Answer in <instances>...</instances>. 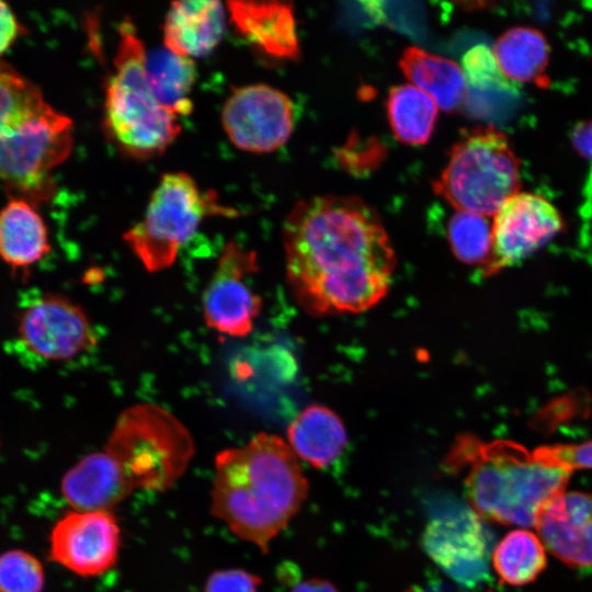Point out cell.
<instances>
[{"label": "cell", "mask_w": 592, "mask_h": 592, "mask_svg": "<svg viewBox=\"0 0 592 592\" xmlns=\"http://www.w3.org/2000/svg\"><path fill=\"white\" fill-rule=\"evenodd\" d=\"M387 115L395 137L408 145L425 144L434 129L437 105L413 84L394 87L387 98Z\"/></svg>", "instance_id": "cb8c5ba5"}, {"label": "cell", "mask_w": 592, "mask_h": 592, "mask_svg": "<svg viewBox=\"0 0 592 592\" xmlns=\"http://www.w3.org/2000/svg\"><path fill=\"white\" fill-rule=\"evenodd\" d=\"M114 58V72L105 90V125L127 155H160L181 132L178 116L156 101L145 76L146 50L135 27L124 22Z\"/></svg>", "instance_id": "5b68a950"}, {"label": "cell", "mask_w": 592, "mask_h": 592, "mask_svg": "<svg viewBox=\"0 0 592 592\" xmlns=\"http://www.w3.org/2000/svg\"><path fill=\"white\" fill-rule=\"evenodd\" d=\"M22 25L19 23L11 8L0 1V56L14 43L22 33Z\"/></svg>", "instance_id": "4dcf8cb0"}, {"label": "cell", "mask_w": 592, "mask_h": 592, "mask_svg": "<svg viewBox=\"0 0 592 592\" xmlns=\"http://www.w3.org/2000/svg\"><path fill=\"white\" fill-rule=\"evenodd\" d=\"M196 75L192 58L174 54L166 47L146 53L148 88L160 106L178 117L192 111L191 92Z\"/></svg>", "instance_id": "603a6c76"}, {"label": "cell", "mask_w": 592, "mask_h": 592, "mask_svg": "<svg viewBox=\"0 0 592 592\" xmlns=\"http://www.w3.org/2000/svg\"><path fill=\"white\" fill-rule=\"evenodd\" d=\"M15 329L22 351L42 362L72 360L96 343L86 310L70 298L50 292L23 299Z\"/></svg>", "instance_id": "9c48e42d"}, {"label": "cell", "mask_w": 592, "mask_h": 592, "mask_svg": "<svg viewBox=\"0 0 592 592\" xmlns=\"http://www.w3.org/2000/svg\"><path fill=\"white\" fill-rule=\"evenodd\" d=\"M307 479L288 443L259 433L215 457L212 514L237 537L267 553L271 542L299 511Z\"/></svg>", "instance_id": "7a4b0ae2"}, {"label": "cell", "mask_w": 592, "mask_h": 592, "mask_svg": "<svg viewBox=\"0 0 592 592\" xmlns=\"http://www.w3.org/2000/svg\"><path fill=\"white\" fill-rule=\"evenodd\" d=\"M443 469L463 474L471 510L481 519L536 526L546 505L565 492L571 471L539 462L509 440L485 442L471 434L455 440Z\"/></svg>", "instance_id": "3957f363"}, {"label": "cell", "mask_w": 592, "mask_h": 592, "mask_svg": "<svg viewBox=\"0 0 592 592\" xmlns=\"http://www.w3.org/2000/svg\"><path fill=\"white\" fill-rule=\"evenodd\" d=\"M226 29V9L216 0L172 2L163 23L164 47L195 58L212 53Z\"/></svg>", "instance_id": "e0dca14e"}, {"label": "cell", "mask_w": 592, "mask_h": 592, "mask_svg": "<svg viewBox=\"0 0 592 592\" xmlns=\"http://www.w3.org/2000/svg\"><path fill=\"white\" fill-rule=\"evenodd\" d=\"M571 143L580 156L592 160V118L574 126L571 133Z\"/></svg>", "instance_id": "1f68e13d"}, {"label": "cell", "mask_w": 592, "mask_h": 592, "mask_svg": "<svg viewBox=\"0 0 592 592\" xmlns=\"http://www.w3.org/2000/svg\"><path fill=\"white\" fill-rule=\"evenodd\" d=\"M493 55L502 75L515 82L547 86L550 48L537 29L516 26L498 37Z\"/></svg>", "instance_id": "7402d4cb"}, {"label": "cell", "mask_w": 592, "mask_h": 592, "mask_svg": "<svg viewBox=\"0 0 592 592\" xmlns=\"http://www.w3.org/2000/svg\"><path fill=\"white\" fill-rule=\"evenodd\" d=\"M287 439L295 455L315 468L332 464L348 443L342 420L317 405L307 407L292 421Z\"/></svg>", "instance_id": "ffe728a7"}, {"label": "cell", "mask_w": 592, "mask_h": 592, "mask_svg": "<svg viewBox=\"0 0 592 592\" xmlns=\"http://www.w3.org/2000/svg\"><path fill=\"white\" fill-rule=\"evenodd\" d=\"M563 228L558 209L545 197L519 192L508 198L492 221V248L486 276L512 266L538 251Z\"/></svg>", "instance_id": "7c38bea8"}, {"label": "cell", "mask_w": 592, "mask_h": 592, "mask_svg": "<svg viewBox=\"0 0 592 592\" xmlns=\"http://www.w3.org/2000/svg\"><path fill=\"white\" fill-rule=\"evenodd\" d=\"M447 236L455 257L463 263L483 266L492 248V223L487 216L457 210L449 219Z\"/></svg>", "instance_id": "484cf974"}, {"label": "cell", "mask_w": 592, "mask_h": 592, "mask_svg": "<svg viewBox=\"0 0 592 592\" xmlns=\"http://www.w3.org/2000/svg\"><path fill=\"white\" fill-rule=\"evenodd\" d=\"M489 543L487 530L471 509H457L433 519L422 536L426 554L467 588L489 578Z\"/></svg>", "instance_id": "5bb4252c"}, {"label": "cell", "mask_w": 592, "mask_h": 592, "mask_svg": "<svg viewBox=\"0 0 592 592\" xmlns=\"http://www.w3.org/2000/svg\"><path fill=\"white\" fill-rule=\"evenodd\" d=\"M262 579L243 569L214 571L206 580L203 592H258Z\"/></svg>", "instance_id": "f546056e"}, {"label": "cell", "mask_w": 592, "mask_h": 592, "mask_svg": "<svg viewBox=\"0 0 592 592\" xmlns=\"http://www.w3.org/2000/svg\"><path fill=\"white\" fill-rule=\"evenodd\" d=\"M135 489L162 492L185 474L195 453L189 429L155 403H136L116 419L103 447Z\"/></svg>", "instance_id": "8992f818"}, {"label": "cell", "mask_w": 592, "mask_h": 592, "mask_svg": "<svg viewBox=\"0 0 592 592\" xmlns=\"http://www.w3.org/2000/svg\"><path fill=\"white\" fill-rule=\"evenodd\" d=\"M283 231L286 278L307 312H362L387 295L395 252L377 212L361 198L300 201Z\"/></svg>", "instance_id": "6da1fadb"}, {"label": "cell", "mask_w": 592, "mask_h": 592, "mask_svg": "<svg viewBox=\"0 0 592 592\" xmlns=\"http://www.w3.org/2000/svg\"><path fill=\"white\" fill-rule=\"evenodd\" d=\"M536 459L549 466L572 473L576 469L592 468V440L580 444H555L533 451Z\"/></svg>", "instance_id": "f1b7e54d"}, {"label": "cell", "mask_w": 592, "mask_h": 592, "mask_svg": "<svg viewBox=\"0 0 592 592\" xmlns=\"http://www.w3.org/2000/svg\"><path fill=\"white\" fill-rule=\"evenodd\" d=\"M45 574L42 563L23 550L0 555V592H42Z\"/></svg>", "instance_id": "4316f807"}, {"label": "cell", "mask_w": 592, "mask_h": 592, "mask_svg": "<svg viewBox=\"0 0 592 592\" xmlns=\"http://www.w3.org/2000/svg\"><path fill=\"white\" fill-rule=\"evenodd\" d=\"M491 560L500 581L514 587L533 582L547 565L543 542L526 530L508 533L494 547Z\"/></svg>", "instance_id": "d4e9b609"}, {"label": "cell", "mask_w": 592, "mask_h": 592, "mask_svg": "<svg viewBox=\"0 0 592 592\" xmlns=\"http://www.w3.org/2000/svg\"><path fill=\"white\" fill-rule=\"evenodd\" d=\"M237 215L220 205L215 193L202 192L187 173L171 172L162 175L144 217L123 238L148 272H159L174 263L205 218Z\"/></svg>", "instance_id": "ba28073f"}, {"label": "cell", "mask_w": 592, "mask_h": 592, "mask_svg": "<svg viewBox=\"0 0 592 592\" xmlns=\"http://www.w3.org/2000/svg\"><path fill=\"white\" fill-rule=\"evenodd\" d=\"M536 527L560 561L572 568L592 567V493L563 492L546 505Z\"/></svg>", "instance_id": "9a60e30c"}, {"label": "cell", "mask_w": 592, "mask_h": 592, "mask_svg": "<svg viewBox=\"0 0 592 592\" xmlns=\"http://www.w3.org/2000/svg\"><path fill=\"white\" fill-rule=\"evenodd\" d=\"M520 160L505 134L493 126L463 133L434 182V192L457 210L494 216L520 192Z\"/></svg>", "instance_id": "52a82bcc"}, {"label": "cell", "mask_w": 592, "mask_h": 592, "mask_svg": "<svg viewBox=\"0 0 592 592\" xmlns=\"http://www.w3.org/2000/svg\"><path fill=\"white\" fill-rule=\"evenodd\" d=\"M49 251L47 227L33 203L11 197L0 210V259L13 272L27 273Z\"/></svg>", "instance_id": "d6986e66"}, {"label": "cell", "mask_w": 592, "mask_h": 592, "mask_svg": "<svg viewBox=\"0 0 592 592\" xmlns=\"http://www.w3.org/2000/svg\"><path fill=\"white\" fill-rule=\"evenodd\" d=\"M294 118L291 99L266 84L234 88L221 111L230 141L250 152H269L283 146L292 135Z\"/></svg>", "instance_id": "8fae6325"}, {"label": "cell", "mask_w": 592, "mask_h": 592, "mask_svg": "<svg viewBox=\"0 0 592 592\" xmlns=\"http://www.w3.org/2000/svg\"><path fill=\"white\" fill-rule=\"evenodd\" d=\"M121 527L113 512L71 511L49 536L50 558L80 577H96L117 562Z\"/></svg>", "instance_id": "4fadbf2b"}, {"label": "cell", "mask_w": 592, "mask_h": 592, "mask_svg": "<svg viewBox=\"0 0 592 592\" xmlns=\"http://www.w3.org/2000/svg\"><path fill=\"white\" fill-rule=\"evenodd\" d=\"M463 72L466 83L475 90L487 91L490 88L508 86L493 52L485 45L475 46L465 54Z\"/></svg>", "instance_id": "83f0119b"}, {"label": "cell", "mask_w": 592, "mask_h": 592, "mask_svg": "<svg viewBox=\"0 0 592 592\" xmlns=\"http://www.w3.org/2000/svg\"><path fill=\"white\" fill-rule=\"evenodd\" d=\"M259 270L257 254L229 241L202 297L203 316L208 328L235 338L248 335L262 301L248 283Z\"/></svg>", "instance_id": "30bf717a"}, {"label": "cell", "mask_w": 592, "mask_h": 592, "mask_svg": "<svg viewBox=\"0 0 592 592\" xmlns=\"http://www.w3.org/2000/svg\"><path fill=\"white\" fill-rule=\"evenodd\" d=\"M231 21L239 33L264 53L296 58L299 45L294 9L281 1H229Z\"/></svg>", "instance_id": "ac0fdd59"}, {"label": "cell", "mask_w": 592, "mask_h": 592, "mask_svg": "<svg viewBox=\"0 0 592 592\" xmlns=\"http://www.w3.org/2000/svg\"><path fill=\"white\" fill-rule=\"evenodd\" d=\"M135 487L104 449L82 457L61 480V493L76 511H107L126 500Z\"/></svg>", "instance_id": "2e32d148"}, {"label": "cell", "mask_w": 592, "mask_h": 592, "mask_svg": "<svg viewBox=\"0 0 592 592\" xmlns=\"http://www.w3.org/2000/svg\"><path fill=\"white\" fill-rule=\"evenodd\" d=\"M72 122L11 66L0 62V181L12 197L47 198L52 171L72 148Z\"/></svg>", "instance_id": "277c9868"}, {"label": "cell", "mask_w": 592, "mask_h": 592, "mask_svg": "<svg viewBox=\"0 0 592 592\" xmlns=\"http://www.w3.org/2000/svg\"><path fill=\"white\" fill-rule=\"evenodd\" d=\"M399 65L409 81L439 109L452 113L463 105L467 83L462 68L453 60L410 46L403 50Z\"/></svg>", "instance_id": "44dd1931"}, {"label": "cell", "mask_w": 592, "mask_h": 592, "mask_svg": "<svg viewBox=\"0 0 592 592\" xmlns=\"http://www.w3.org/2000/svg\"><path fill=\"white\" fill-rule=\"evenodd\" d=\"M292 592H339L337 588L327 580L308 579L298 583Z\"/></svg>", "instance_id": "d6a6232c"}]
</instances>
